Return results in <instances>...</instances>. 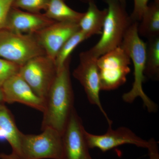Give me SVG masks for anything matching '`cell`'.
<instances>
[{"instance_id":"17","label":"cell","mask_w":159,"mask_h":159,"mask_svg":"<svg viewBox=\"0 0 159 159\" xmlns=\"http://www.w3.org/2000/svg\"><path fill=\"white\" fill-rule=\"evenodd\" d=\"M44 14L55 21L79 23L84 12L72 9L66 4V0H50Z\"/></svg>"},{"instance_id":"13","label":"cell","mask_w":159,"mask_h":159,"mask_svg":"<svg viewBox=\"0 0 159 159\" xmlns=\"http://www.w3.org/2000/svg\"><path fill=\"white\" fill-rule=\"evenodd\" d=\"M44 14L11 7L4 29L18 33L34 34L55 22Z\"/></svg>"},{"instance_id":"18","label":"cell","mask_w":159,"mask_h":159,"mask_svg":"<svg viewBox=\"0 0 159 159\" xmlns=\"http://www.w3.org/2000/svg\"><path fill=\"white\" fill-rule=\"evenodd\" d=\"M148 40L146 44L145 75L157 80L159 77V36Z\"/></svg>"},{"instance_id":"4","label":"cell","mask_w":159,"mask_h":159,"mask_svg":"<svg viewBox=\"0 0 159 159\" xmlns=\"http://www.w3.org/2000/svg\"><path fill=\"white\" fill-rule=\"evenodd\" d=\"M46 55L34 34L0 29V57L20 66L31 58Z\"/></svg>"},{"instance_id":"25","label":"cell","mask_w":159,"mask_h":159,"mask_svg":"<svg viewBox=\"0 0 159 159\" xmlns=\"http://www.w3.org/2000/svg\"><path fill=\"white\" fill-rule=\"evenodd\" d=\"M0 159H23L16 154L11 152L10 154L1 152L0 153Z\"/></svg>"},{"instance_id":"1","label":"cell","mask_w":159,"mask_h":159,"mask_svg":"<svg viewBox=\"0 0 159 159\" xmlns=\"http://www.w3.org/2000/svg\"><path fill=\"white\" fill-rule=\"evenodd\" d=\"M71 57L60 70L45 99L42 130L52 128L62 135L74 108V94L70 70Z\"/></svg>"},{"instance_id":"19","label":"cell","mask_w":159,"mask_h":159,"mask_svg":"<svg viewBox=\"0 0 159 159\" xmlns=\"http://www.w3.org/2000/svg\"><path fill=\"white\" fill-rule=\"evenodd\" d=\"M88 36L79 30L73 34L63 45L55 59L57 71L60 70L65 63L70 57V54L78 45L89 38Z\"/></svg>"},{"instance_id":"3","label":"cell","mask_w":159,"mask_h":159,"mask_svg":"<svg viewBox=\"0 0 159 159\" xmlns=\"http://www.w3.org/2000/svg\"><path fill=\"white\" fill-rule=\"evenodd\" d=\"M107 6V13L102 27L101 38L89 50L99 57L109 51L120 47L125 33L134 22L119 0H104Z\"/></svg>"},{"instance_id":"9","label":"cell","mask_w":159,"mask_h":159,"mask_svg":"<svg viewBox=\"0 0 159 159\" xmlns=\"http://www.w3.org/2000/svg\"><path fill=\"white\" fill-rule=\"evenodd\" d=\"M85 130L74 108L62 135V159H93L86 140Z\"/></svg>"},{"instance_id":"26","label":"cell","mask_w":159,"mask_h":159,"mask_svg":"<svg viewBox=\"0 0 159 159\" xmlns=\"http://www.w3.org/2000/svg\"><path fill=\"white\" fill-rule=\"evenodd\" d=\"M2 103H5L4 102V97L2 92V89L0 88V104Z\"/></svg>"},{"instance_id":"24","label":"cell","mask_w":159,"mask_h":159,"mask_svg":"<svg viewBox=\"0 0 159 159\" xmlns=\"http://www.w3.org/2000/svg\"><path fill=\"white\" fill-rule=\"evenodd\" d=\"M148 149L149 159H159L158 145L157 142L154 139L148 141Z\"/></svg>"},{"instance_id":"7","label":"cell","mask_w":159,"mask_h":159,"mask_svg":"<svg viewBox=\"0 0 159 159\" xmlns=\"http://www.w3.org/2000/svg\"><path fill=\"white\" fill-rule=\"evenodd\" d=\"M57 72L55 60L43 55L31 58L20 66L18 74L35 94L45 100Z\"/></svg>"},{"instance_id":"28","label":"cell","mask_w":159,"mask_h":159,"mask_svg":"<svg viewBox=\"0 0 159 159\" xmlns=\"http://www.w3.org/2000/svg\"><path fill=\"white\" fill-rule=\"evenodd\" d=\"M80 1H82V2L84 3H88L89 2H90L92 0H80Z\"/></svg>"},{"instance_id":"14","label":"cell","mask_w":159,"mask_h":159,"mask_svg":"<svg viewBox=\"0 0 159 159\" xmlns=\"http://www.w3.org/2000/svg\"><path fill=\"white\" fill-rule=\"evenodd\" d=\"M21 132L18 129L14 116L5 103L0 104V142L9 143L12 152L21 157L20 137Z\"/></svg>"},{"instance_id":"11","label":"cell","mask_w":159,"mask_h":159,"mask_svg":"<svg viewBox=\"0 0 159 159\" xmlns=\"http://www.w3.org/2000/svg\"><path fill=\"white\" fill-rule=\"evenodd\" d=\"M79 30L78 23L56 21L34 35L46 55L55 60L63 45Z\"/></svg>"},{"instance_id":"10","label":"cell","mask_w":159,"mask_h":159,"mask_svg":"<svg viewBox=\"0 0 159 159\" xmlns=\"http://www.w3.org/2000/svg\"><path fill=\"white\" fill-rule=\"evenodd\" d=\"M85 136L89 149L97 148L102 152L125 144L146 148L148 146V141L138 136L129 129L125 127L114 130L112 128V125H108L107 131L102 135L93 134L85 130Z\"/></svg>"},{"instance_id":"12","label":"cell","mask_w":159,"mask_h":159,"mask_svg":"<svg viewBox=\"0 0 159 159\" xmlns=\"http://www.w3.org/2000/svg\"><path fill=\"white\" fill-rule=\"evenodd\" d=\"M1 89L5 103L18 102L43 111L45 100L35 94L18 73L8 78Z\"/></svg>"},{"instance_id":"2","label":"cell","mask_w":159,"mask_h":159,"mask_svg":"<svg viewBox=\"0 0 159 159\" xmlns=\"http://www.w3.org/2000/svg\"><path fill=\"white\" fill-rule=\"evenodd\" d=\"M139 22H134L125 33L120 47L126 52L132 61L134 67V82L131 89L122 96L125 102L132 103L138 97L143 101L144 106L149 112L156 110L157 106L143 91V82L145 77V70L146 56V43L138 33Z\"/></svg>"},{"instance_id":"27","label":"cell","mask_w":159,"mask_h":159,"mask_svg":"<svg viewBox=\"0 0 159 159\" xmlns=\"http://www.w3.org/2000/svg\"><path fill=\"white\" fill-rule=\"evenodd\" d=\"M119 1L123 6L126 7V1L127 0H119Z\"/></svg>"},{"instance_id":"23","label":"cell","mask_w":159,"mask_h":159,"mask_svg":"<svg viewBox=\"0 0 159 159\" xmlns=\"http://www.w3.org/2000/svg\"><path fill=\"white\" fill-rule=\"evenodd\" d=\"M14 0H0V29H4Z\"/></svg>"},{"instance_id":"15","label":"cell","mask_w":159,"mask_h":159,"mask_svg":"<svg viewBox=\"0 0 159 159\" xmlns=\"http://www.w3.org/2000/svg\"><path fill=\"white\" fill-rule=\"evenodd\" d=\"M88 4L89 7L87 11L84 12L78 24L80 30L90 37L102 33L107 9H99L94 0H92Z\"/></svg>"},{"instance_id":"8","label":"cell","mask_w":159,"mask_h":159,"mask_svg":"<svg viewBox=\"0 0 159 159\" xmlns=\"http://www.w3.org/2000/svg\"><path fill=\"white\" fill-rule=\"evenodd\" d=\"M98 58L89 50L81 52L79 55V65L74 70L73 76L84 89L89 102L98 107L107 119L108 125H111L112 122L102 107L99 97L101 89L97 64Z\"/></svg>"},{"instance_id":"5","label":"cell","mask_w":159,"mask_h":159,"mask_svg":"<svg viewBox=\"0 0 159 159\" xmlns=\"http://www.w3.org/2000/svg\"><path fill=\"white\" fill-rule=\"evenodd\" d=\"M39 134L21 133V155L23 159H62V135L52 128L43 129Z\"/></svg>"},{"instance_id":"6","label":"cell","mask_w":159,"mask_h":159,"mask_svg":"<svg viewBox=\"0 0 159 159\" xmlns=\"http://www.w3.org/2000/svg\"><path fill=\"white\" fill-rule=\"evenodd\" d=\"M97 64L101 90H113L123 85L131 71L130 57L120 46L98 57Z\"/></svg>"},{"instance_id":"21","label":"cell","mask_w":159,"mask_h":159,"mask_svg":"<svg viewBox=\"0 0 159 159\" xmlns=\"http://www.w3.org/2000/svg\"><path fill=\"white\" fill-rule=\"evenodd\" d=\"M20 66L0 57V88L12 75L19 73Z\"/></svg>"},{"instance_id":"20","label":"cell","mask_w":159,"mask_h":159,"mask_svg":"<svg viewBox=\"0 0 159 159\" xmlns=\"http://www.w3.org/2000/svg\"><path fill=\"white\" fill-rule=\"evenodd\" d=\"M50 0H14L12 7L32 13L46 11Z\"/></svg>"},{"instance_id":"16","label":"cell","mask_w":159,"mask_h":159,"mask_svg":"<svg viewBox=\"0 0 159 159\" xmlns=\"http://www.w3.org/2000/svg\"><path fill=\"white\" fill-rule=\"evenodd\" d=\"M138 25L139 35L148 39L159 36V0H153L145 9Z\"/></svg>"},{"instance_id":"22","label":"cell","mask_w":159,"mask_h":159,"mask_svg":"<svg viewBox=\"0 0 159 159\" xmlns=\"http://www.w3.org/2000/svg\"><path fill=\"white\" fill-rule=\"evenodd\" d=\"M134 9L130 18L133 22L141 20L143 13L148 6L149 0H133Z\"/></svg>"}]
</instances>
